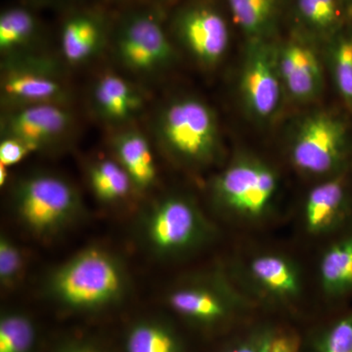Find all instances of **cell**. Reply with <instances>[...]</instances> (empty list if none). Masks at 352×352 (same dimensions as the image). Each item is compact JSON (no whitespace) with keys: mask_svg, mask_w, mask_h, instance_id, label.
<instances>
[{"mask_svg":"<svg viewBox=\"0 0 352 352\" xmlns=\"http://www.w3.org/2000/svg\"><path fill=\"white\" fill-rule=\"evenodd\" d=\"M126 264L115 252L91 245L48 273L44 292L65 310L96 312L120 305L129 291Z\"/></svg>","mask_w":352,"mask_h":352,"instance_id":"6da1fadb","label":"cell"},{"mask_svg":"<svg viewBox=\"0 0 352 352\" xmlns=\"http://www.w3.org/2000/svg\"><path fill=\"white\" fill-rule=\"evenodd\" d=\"M139 242L159 259L182 258L208 244L214 228L193 199L166 194L141 210L138 220Z\"/></svg>","mask_w":352,"mask_h":352,"instance_id":"7a4b0ae2","label":"cell"},{"mask_svg":"<svg viewBox=\"0 0 352 352\" xmlns=\"http://www.w3.org/2000/svg\"><path fill=\"white\" fill-rule=\"evenodd\" d=\"M166 156L187 166H208L219 156L220 132L214 109L194 96L171 99L160 109L153 124Z\"/></svg>","mask_w":352,"mask_h":352,"instance_id":"3957f363","label":"cell"},{"mask_svg":"<svg viewBox=\"0 0 352 352\" xmlns=\"http://www.w3.org/2000/svg\"><path fill=\"white\" fill-rule=\"evenodd\" d=\"M11 208L21 226L43 240L65 232L85 214V204L75 185L46 171L30 173L15 182Z\"/></svg>","mask_w":352,"mask_h":352,"instance_id":"277c9868","label":"cell"},{"mask_svg":"<svg viewBox=\"0 0 352 352\" xmlns=\"http://www.w3.org/2000/svg\"><path fill=\"white\" fill-rule=\"evenodd\" d=\"M280 179L263 160L241 157L215 176L210 185L212 201L220 212L236 219L256 220L270 212Z\"/></svg>","mask_w":352,"mask_h":352,"instance_id":"5b68a950","label":"cell"},{"mask_svg":"<svg viewBox=\"0 0 352 352\" xmlns=\"http://www.w3.org/2000/svg\"><path fill=\"white\" fill-rule=\"evenodd\" d=\"M351 139L346 120L330 112L307 116L289 145V157L305 175L331 177L346 170Z\"/></svg>","mask_w":352,"mask_h":352,"instance_id":"8992f818","label":"cell"},{"mask_svg":"<svg viewBox=\"0 0 352 352\" xmlns=\"http://www.w3.org/2000/svg\"><path fill=\"white\" fill-rule=\"evenodd\" d=\"M113 52L132 74L155 76L175 64V46L154 12L136 11L124 18L113 36Z\"/></svg>","mask_w":352,"mask_h":352,"instance_id":"52a82bcc","label":"cell"},{"mask_svg":"<svg viewBox=\"0 0 352 352\" xmlns=\"http://www.w3.org/2000/svg\"><path fill=\"white\" fill-rule=\"evenodd\" d=\"M1 73V103L6 110L43 104L68 106V85L47 58L29 53L6 58Z\"/></svg>","mask_w":352,"mask_h":352,"instance_id":"ba28073f","label":"cell"},{"mask_svg":"<svg viewBox=\"0 0 352 352\" xmlns=\"http://www.w3.org/2000/svg\"><path fill=\"white\" fill-rule=\"evenodd\" d=\"M245 110L258 122H270L281 109L285 90L272 39L248 41L240 74Z\"/></svg>","mask_w":352,"mask_h":352,"instance_id":"9c48e42d","label":"cell"},{"mask_svg":"<svg viewBox=\"0 0 352 352\" xmlns=\"http://www.w3.org/2000/svg\"><path fill=\"white\" fill-rule=\"evenodd\" d=\"M173 311L201 327H214L228 320L241 305L239 298L220 278H189L175 285L166 296Z\"/></svg>","mask_w":352,"mask_h":352,"instance_id":"30bf717a","label":"cell"},{"mask_svg":"<svg viewBox=\"0 0 352 352\" xmlns=\"http://www.w3.org/2000/svg\"><path fill=\"white\" fill-rule=\"evenodd\" d=\"M173 32L178 43L205 68L217 66L228 50V24L210 4L196 2L180 8L173 17Z\"/></svg>","mask_w":352,"mask_h":352,"instance_id":"8fae6325","label":"cell"},{"mask_svg":"<svg viewBox=\"0 0 352 352\" xmlns=\"http://www.w3.org/2000/svg\"><path fill=\"white\" fill-rule=\"evenodd\" d=\"M0 124L1 138L18 139L38 152L61 144L73 129L75 118L68 106L43 104L6 110Z\"/></svg>","mask_w":352,"mask_h":352,"instance_id":"7c38bea8","label":"cell"},{"mask_svg":"<svg viewBox=\"0 0 352 352\" xmlns=\"http://www.w3.org/2000/svg\"><path fill=\"white\" fill-rule=\"evenodd\" d=\"M278 69L285 94L293 100H314L323 91V65L317 51L303 36L276 43Z\"/></svg>","mask_w":352,"mask_h":352,"instance_id":"4fadbf2b","label":"cell"},{"mask_svg":"<svg viewBox=\"0 0 352 352\" xmlns=\"http://www.w3.org/2000/svg\"><path fill=\"white\" fill-rule=\"evenodd\" d=\"M346 171L331 176L307 194L303 223L311 235H325L342 228L352 215V196Z\"/></svg>","mask_w":352,"mask_h":352,"instance_id":"5bb4252c","label":"cell"},{"mask_svg":"<svg viewBox=\"0 0 352 352\" xmlns=\"http://www.w3.org/2000/svg\"><path fill=\"white\" fill-rule=\"evenodd\" d=\"M91 103L102 122L111 126H124L140 115L145 99L138 87L124 76L106 73L92 87Z\"/></svg>","mask_w":352,"mask_h":352,"instance_id":"9a60e30c","label":"cell"},{"mask_svg":"<svg viewBox=\"0 0 352 352\" xmlns=\"http://www.w3.org/2000/svg\"><path fill=\"white\" fill-rule=\"evenodd\" d=\"M107 25L101 14L80 11L69 16L62 25L60 48L71 65H82L98 56L106 45Z\"/></svg>","mask_w":352,"mask_h":352,"instance_id":"2e32d148","label":"cell"},{"mask_svg":"<svg viewBox=\"0 0 352 352\" xmlns=\"http://www.w3.org/2000/svg\"><path fill=\"white\" fill-rule=\"evenodd\" d=\"M113 159L131 177L134 191L145 193L156 184L157 170L149 140L136 129H124L112 139Z\"/></svg>","mask_w":352,"mask_h":352,"instance_id":"e0dca14e","label":"cell"},{"mask_svg":"<svg viewBox=\"0 0 352 352\" xmlns=\"http://www.w3.org/2000/svg\"><path fill=\"white\" fill-rule=\"evenodd\" d=\"M252 281L264 294L278 300H295L302 289L300 270L281 254H263L252 258L248 266Z\"/></svg>","mask_w":352,"mask_h":352,"instance_id":"ac0fdd59","label":"cell"},{"mask_svg":"<svg viewBox=\"0 0 352 352\" xmlns=\"http://www.w3.org/2000/svg\"><path fill=\"white\" fill-rule=\"evenodd\" d=\"M294 14L305 34L325 41L349 22L346 0H295Z\"/></svg>","mask_w":352,"mask_h":352,"instance_id":"d6986e66","label":"cell"},{"mask_svg":"<svg viewBox=\"0 0 352 352\" xmlns=\"http://www.w3.org/2000/svg\"><path fill=\"white\" fill-rule=\"evenodd\" d=\"M322 291L333 300L352 295V230L329 245L319 263Z\"/></svg>","mask_w":352,"mask_h":352,"instance_id":"ffe728a7","label":"cell"},{"mask_svg":"<svg viewBox=\"0 0 352 352\" xmlns=\"http://www.w3.org/2000/svg\"><path fill=\"white\" fill-rule=\"evenodd\" d=\"M124 352H184V344L175 328L163 319H139L127 329Z\"/></svg>","mask_w":352,"mask_h":352,"instance_id":"44dd1931","label":"cell"},{"mask_svg":"<svg viewBox=\"0 0 352 352\" xmlns=\"http://www.w3.org/2000/svg\"><path fill=\"white\" fill-rule=\"evenodd\" d=\"M247 41L272 39L279 18V0H226Z\"/></svg>","mask_w":352,"mask_h":352,"instance_id":"7402d4cb","label":"cell"},{"mask_svg":"<svg viewBox=\"0 0 352 352\" xmlns=\"http://www.w3.org/2000/svg\"><path fill=\"white\" fill-rule=\"evenodd\" d=\"M36 16L23 7H10L0 15V52L4 58L27 54L38 38Z\"/></svg>","mask_w":352,"mask_h":352,"instance_id":"603a6c76","label":"cell"},{"mask_svg":"<svg viewBox=\"0 0 352 352\" xmlns=\"http://www.w3.org/2000/svg\"><path fill=\"white\" fill-rule=\"evenodd\" d=\"M87 177L95 198L106 205L120 203L134 191L131 177L113 157L94 162Z\"/></svg>","mask_w":352,"mask_h":352,"instance_id":"cb8c5ba5","label":"cell"},{"mask_svg":"<svg viewBox=\"0 0 352 352\" xmlns=\"http://www.w3.org/2000/svg\"><path fill=\"white\" fill-rule=\"evenodd\" d=\"M327 62L333 87L352 113V22L326 41Z\"/></svg>","mask_w":352,"mask_h":352,"instance_id":"d4e9b609","label":"cell"},{"mask_svg":"<svg viewBox=\"0 0 352 352\" xmlns=\"http://www.w3.org/2000/svg\"><path fill=\"white\" fill-rule=\"evenodd\" d=\"M38 331L31 315L6 309L0 315V352H36Z\"/></svg>","mask_w":352,"mask_h":352,"instance_id":"484cf974","label":"cell"},{"mask_svg":"<svg viewBox=\"0 0 352 352\" xmlns=\"http://www.w3.org/2000/svg\"><path fill=\"white\" fill-rule=\"evenodd\" d=\"M221 352H300V344L294 333L263 326L233 340Z\"/></svg>","mask_w":352,"mask_h":352,"instance_id":"4316f807","label":"cell"},{"mask_svg":"<svg viewBox=\"0 0 352 352\" xmlns=\"http://www.w3.org/2000/svg\"><path fill=\"white\" fill-rule=\"evenodd\" d=\"M25 252L6 233L0 236V285L2 289H12L23 281L25 276Z\"/></svg>","mask_w":352,"mask_h":352,"instance_id":"83f0119b","label":"cell"},{"mask_svg":"<svg viewBox=\"0 0 352 352\" xmlns=\"http://www.w3.org/2000/svg\"><path fill=\"white\" fill-rule=\"evenodd\" d=\"M311 352H352V312L324 329L315 339Z\"/></svg>","mask_w":352,"mask_h":352,"instance_id":"f1b7e54d","label":"cell"},{"mask_svg":"<svg viewBox=\"0 0 352 352\" xmlns=\"http://www.w3.org/2000/svg\"><path fill=\"white\" fill-rule=\"evenodd\" d=\"M32 153L31 149L18 139L1 138L0 141V166H15Z\"/></svg>","mask_w":352,"mask_h":352,"instance_id":"f546056e","label":"cell"},{"mask_svg":"<svg viewBox=\"0 0 352 352\" xmlns=\"http://www.w3.org/2000/svg\"><path fill=\"white\" fill-rule=\"evenodd\" d=\"M51 352H107L98 344L82 339H71L58 344Z\"/></svg>","mask_w":352,"mask_h":352,"instance_id":"4dcf8cb0","label":"cell"},{"mask_svg":"<svg viewBox=\"0 0 352 352\" xmlns=\"http://www.w3.org/2000/svg\"><path fill=\"white\" fill-rule=\"evenodd\" d=\"M6 166H0V185L3 186L6 184L7 179H8V170Z\"/></svg>","mask_w":352,"mask_h":352,"instance_id":"1f68e13d","label":"cell"},{"mask_svg":"<svg viewBox=\"0 0 352 352\" xmlns=\"http://www.w3.org/2000/svg\"><path fill=\"white\" fill-rule=\"evenodd\" d=\"M347 11H349V20L352 22V0H346Z\"/></svg>","mask_w":352,"mask_h":352,"instance_id":"d6a6232c","label":"cell"}]
</instances>
